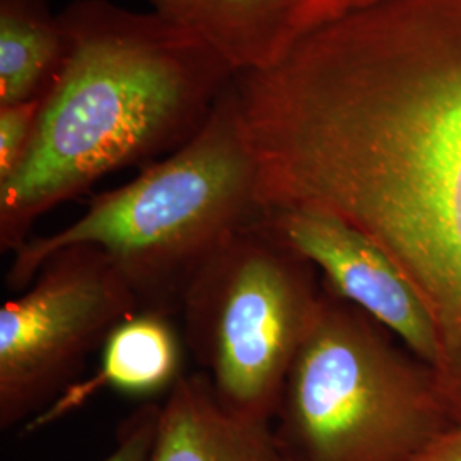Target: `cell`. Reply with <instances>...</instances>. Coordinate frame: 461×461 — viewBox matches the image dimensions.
Segmentation results:
<instances>
[{
    "instance_id": "6da1fadb",
    "label": "cell",
    "mask_w": 461,
    "mask_h": 461,
    "mask_svg": "<svg viewBox=\"0 0 461 461\" xmlns=\"http://www.w3.org/2000/svg\"><path fill=\"white\" fill-rule=\"evenodd\" d=\"M236 89L262 207L337 215L392 258L428 310L461 426V0H383Z\"/></svg>"
},
{
    "instance_id": "7a4b0ae2",
    "label": "cell",
    "mask_w": 461,
    "mask_h": 461,
    "mask_svg": "<svg viewBox=\"0 0 461 461\" xmlns=\"http://www.w3.org/2000/svg\"><path fill=\"white\" fill-rule=\"evenodd\" d=\"M60 17L66 55L23 163L0 182V248L101 176L176 150L200 131L236 74L154 11L79 0Z\"/></svg>"
},
{
    "instance_id": "3957f363",
    "label": "cell",
    "mask_w": 461,
    "mask_h": 461,
    "mask_svg": "<svg viewBox=\"0 0 461 461\" xmlns=\"http://www.w3.org/2000/svg\"><path fill=\"white\" fill-rule=\"evenodd\" d=\"M258 188V159L234 77L182 148L132 182L93 198L64 230L30 238L14 251L7 284L24 289L51 255L87 245L110 257L142 312L180 313L198 268L264 214Z\"/></svg>"
},
{
    "instance_id": "277c9868",
    "label": "cell",
    "mask_w": 461,
    "mask_h": 461,
    "mask_svg": "<svg viewBox=\"0 0 461 461\" xmlns=\"http://www.w3.org/2000/svg\"><path fill=\"white\" fill-rule=\"evenodd\" d=\"M321 280L285 378L276 438L287 461H411L453 420L432 369Z\"/></svg>"
},
{
    "instance_id": "5b68a950",
    "label": "cell",
    "mask_w": 461,
    "mask_h": 461,
    "mask_svg": "<svg viewBox=\"0 0 461 461\" xmlns=\"http://www.w3.org/2000/svg\"><path fill=\"white\" fill-rule=\"evenodd\" d=\"M316 276L262 214L192 277L180 308L185 346L226 411L272 424L321 296Z\"/></svg>"
},
{
    "instance_id": "8992f818",
    "label": "cell",
    "mask_w": 461,
    "mask_h": 461,
    "mask_svg": "<svg viewBox=\"0 0 461 461\" xmlns=\"http://www.w3.org/2000/svg\"><path fill=\"white\" fill-rule=\"evenodd\" d=\"M139 312L103 249L79 245L51 255L30 291L0 310V428L47 411L86 357Z\"/></svg>"
},
{
    "instance_id": "52a82bcc",
    "label": "cell",
    "mask_w": 461,
    "mask_h": 461,
    "mask_svg": "<svg viewBox=\"0 0 461 461\" xmlns=\"http://www.w3.org/2000/svg\"><path fill=\"white\" fill-rule=\"evenodd\" d=\"M265 222L310 260L330 289L392 331L430 369L438 339L428 310L392 258L364 232L337 215L308 209H265Z\"/></svg>"
},
{
    "instance_id": "ba28073f",
    "label": "cell",
    "mask_w": 461,
    "mask_h": 461,
    "mask_svg": "<svg viewBox=\"0 0 461 461\" xmlns=\"http://www.w3.org/2000/svg\"><path fill=\"white\" fill-rule=\"evenodd\" d=\"M238 74L276 66L299 41L383 0H148Z\"/></svg>"
},
{
    "instance_id": "9c48e42d",
    "label": "cell",
    "mask_w": 461,
    "mask_h": 461,
    "mask_svg": "<svg viewBox=\"0 0 461 461\" xmlns=\"http://www.w3.org/2000/svg\"><path fill=\"white\" fill-rule=\"evenodd\" d=\"M152 461H287L268 422L226 411L203 373L185 376L161 405Z\"/></svg>"
},
{
    "instance_id": "30bf717a",
    "label": "cell",
    "mask_w": 461,
    "mask_h": 461,
    "mask_svg": "<svg viewBox=\"0 0 461 461\" xmlns=\"http://www.w3.org/2000/svg\"><path fill=\"white\" fill-rule=\"evenodd\" d=\"M182 357V342L169 316L139 312L110 333L98 371L87 381L68 386L45 412L38 413L30 430L60 419L106 388L132 396H154L171 390L183 376Z\"/></svg>"
},
{
    "instance_id": "8fae6325",
    "label": "cell",
    "mask_w": 461,
    "mask_h": 461,
    "mask_svg": "<svg viewBox=\"0 0 461 461\" xmlns=\"http://www.w3.org/2000/svg\"><path fill=\"white\" fill-rule=\"evenodd\" d=\"M64 55L60 17L41 0H0V106L43 98Z\"/></svg>"
},
{
    "instance_id": "7c38bea8",
    "label": "cell",
    "mask_w": 461,
    "mask_h": 461,
    "mask_svg": "<svg viewBox=\"0 0 461 461\" xmlns=\"http://www.w3.org/2000/svg\"><path fill=\"white\" fill-rule=\"evenodd\" d=\"M41 98L0 106V182L23 163L33 140Z\"/></svg>"
},
{
    "instance_id": "4fadbf2b",
    "label": "cell",
    "mask_w": 461,
    "mask_h": 461,
    "mask_svg": "<svg viewBox=\"0 0 461 461\" xmlns=\"http://www.w3.org/2000/svg\"><path fill=\"white\" fill-rule=\"evenodd\" d=\"M161 405L149 402L129 415L118 429V445L103 461H152Z\"/></svg>"
},
{
    "instance_id": "5bb4252c",
    "label": "cell",
    "mask_w": 461,
    "mask_h": 461,
    "mask_svg": "<svg viewBox=\"0 0 461 461\" xmlns=\"http://www.w3.org/2000/svg\"><path fill=\"white\" fill-rule=\"evenodd\" d=\"M411 461H461V426L446 429Z\"/></svg>"
}]
</instances>
